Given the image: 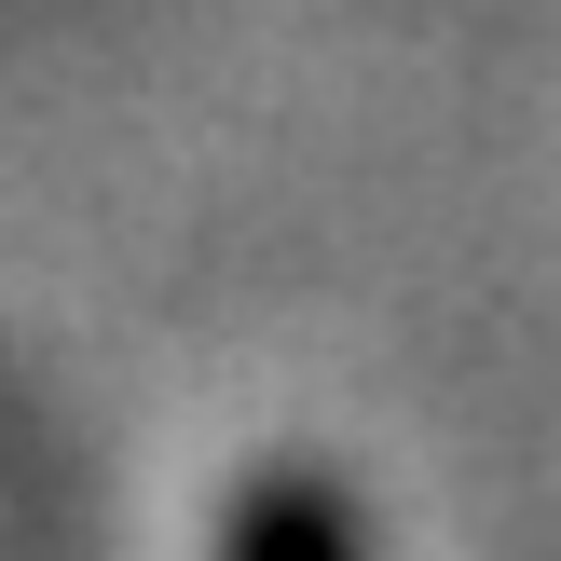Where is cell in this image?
Masks as SVG:
<instances>
[{"mask_svg": "<svg viewBox=\"0 0 561 561\" xmlns=\"http://www.w3.org/2000/svg\"><path fill=\"white\" fill-rule=\"evenodd\" d=\"M219 561H370V520L329 466H247L219 507Z\"/></svg>", "mask_w": 561, "mask_h": 561, "instance_id": "1", "label": "cell"}]
</instances>
